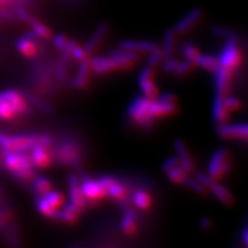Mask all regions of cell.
<instances>
[{
    "mask_svg": "<svg viewBox=\"0 0 248 248\" xmlns=\"http://www.w3.org/2000/svg\"><path fill=\"white\" fill-rule=\"evenodd\" d=\"M29 112V103L22 92L5 90L0 92V119L11 121Z\"/></svg>",
    "mask_w": 248,
    "mask_h": 248,
    "instance_id": "cell-1",
    "label": "cell"
},
{
    "mask_svg": "<svg viewBox=\"0 0 248 248\" xmlns=\"http://www.w3.org/2000/svg\"><path fill=\"white\" fill-rule=\"evenodd\" d=\"M3 166L19 181L29 182L33 180L35 167L30 154L25 152H3Z\"/></svg>",
    "mask_w": 248,
    "mask_h": 248,
    "instance_id": "cell-2",
    "label": "cell"
},
{
    "mask_svg": "<svg viewBox=\"0 0 248 248\" xmlns=\"http://www.w3.org/2000/svg\"><path fill=\"white\" fill-rule=\"evenodd\" d=\"M151 102L152 100L146 96L140 95L134 98L127 108L128 118L145 129L151 128L155 122L150 115Z\"/></svg>",
    "mask_w": 248,
    "mask_h": 248,
    "instance_id": "cell-3",
    "label": "cell"
},
{
    "mask_svg": "<svg viewBox=\"0 0 248 248\" xmlns=\"http://www.w3.org/2000/svg\"><path fill=\"white\" fill-rule=\"evenodd\" d=\"M89 64L92 73L103 76L116 71H128L136 65V62L121 60L108 55L106 57L99 56L89 59Z\"/></svg>",
    "mask_w": 248,
    "mask_h": 248,
    "instance_id": "cell-4",
    "label": "cell"
},
{
    "mask_svg": "<svg viewBox=\"0 0 248 248\" xmlns=\"http://www.w3.org/2000/svg\"><path fill=\"white\" fill-rule=\"evenodd\" d=\"M38 135L0 134V147L3 152H26L37 143Z\"/></svg>",
    "mask_w": 248,
    "mask_h": 248,
    "instance_id": "cell-5",
    "label": "cell"
},
{
    "mask_svg": "<svg viewBox=\"0 0 248 248\" xmlns=\"http://www.w3.org/2000/svg\"><path fill=\"white\" fill-rule=\"evenodd\" d=\"M232 169L231 152L227 148H220L215 151L209 161L207 174L214 181H219Z\"/></svg>",
    "mask_w": 248,
    "mask_h": 248,
    "instance_id": "cell-6",
    "label": "cell"
},
{
    "mask_svg": "<svg viewBox=\"0 0 248 248\" xmlns=\"http://www.w3.org/2000/svg\"><path fill=\"white\" fill-rule=\"evenodd\" d=\"M219 65L226 67L232 73L241 66L242 54L239 48V43L237 37L226 40L223 48L218 56Z\"/></svg>",
    "mask_w": 248,
    "mask_h": 248,
    "instance_id": "cell-7",
    "label": "cell"
},
{
    "mask_svg": "<svg viewBox=\"0 0 248 248\" xmlns=\"http://www.w3.org/2000/svg\"><path fill=\"white\" fill-rule=\"evenodd\" d=\"M80 187L88 205L89 202L92 204H96L100 200L108 197L107 189L98 181V179H92L87 175H82V182H80Z\"/></svg>",
    "mask_w": 248,
    "mask_h": 248,
    "instance_id": "cell-8",
    "label": "cell"
},
{
    "mask_svg": "<svg viewBox=\"0 0 248 248\" xmlns=\"http://www.w3.org/2000/svg\"><path fill=\"white\" fill-rule=\"evenodd\" d=\"M155 73L151 66H145L139 75V85L143 95L151 100L156 99L159 95V90L154 82Z\"/></svg>",
    "mask_w": 248,
    "mask_h": 248,
    "instance_id": "cell-9",
    "label": "cell"
},
{
    "mask_svg": "<svg viewBox=\"0 0 248 248\" xmlns=\"http://www.w3.org/2000/svg\"><path fill=\"white\" fill-rule=\"evenodd\" d=\"M217 135L223 140H241V141L246 142L248 136L247 125L245 123H224L217 127Z\"/></svg>",
    "mask_w": 248,
    "mask_h": 248,
    "instance_id": "cell-10",
    "label": "cell"
},
{
    "mask_svg": "<svg viewBox=\"0 0 248 248\" xmlns=\"http://www.w3.org/2000/svg\"><path fill=\"white\" fill-rule=\"evenodd\" d=\"M57 157L60 162L66 165L77 166L80 162V150L78 145L73 141H65L62 143L57 151Z\"/></svg>",
    "mask_w": 248,
    "mask_h": 248,
    "instance_id": "cell-11",
    "label": "cell"
},
{
    "mask_svg": "<svg viewBox=\"0 0 248 248\" xmlns=\"http://www.w3.org/2000/svg\"><path fill=\"white\" fill-rule=\"evenodd\" d=\"M204 12L201 7H195L191 11H189L187 14L183 16L179 21L176 23L174 26V31L176 34H183L189 31L193 26H196L199 21L203 17Z\"/></svg>",
    "mask_w": 248,
    "mask_h": 248,
    "instance_id": "cell-12",
    "label": "cell"
},
{
    "mask_svg": "<svg viewBox=\"0 0 248 248\" xmlns=\"http://www.w3.org/2000/svg\"><path fill=\"white\" fill-rule=\"evenodd\" d=\"M232 74L234 73L230 71V69L220 65L214 72L216 93H218V94L222 95L223 97H226L230 94Z\"/></svg>",
    "mask_w": 248,
    "mask_h": 248,
    "instance_id": "cell-13",
    "label": "cell"
},
{
    "mask_svg": "<svg viewBox=\"0 0 248 248\" xmlns=\"http://www.w3.org/2000/svg\"><path fill=\"white\" fill-rule=\"evenodd\" d=\"M68 189H69V202L73 203L82 211L88 206L87 201L85 199L80 187V180L76 174H71L68 176Z\"/></svg>",
    "mask_w": 248,
    "mask_h": 248,
    "instance_id": "cell-14",
    "label": "cell"
},
{
    "mask_svg": "<svg viewBox=\"0 0 248 248\" xmlns=\"http://www.w3.org/2000/svg\"><path fill=\"white\" fill-rule=\"evenodd\" d=\"M118 46L122 50L131 51L135 53H147L150 54L152 52L160 50V46L153 42L149 41H136V40H125L121 41L118 44Z\"/></svg>",
    "mask_w": 248,
    "mask_h": 248,
    "instance_id": "cell-15",
    "label": "cell"
},
{
    "mask_svg": "<svg viewBox=\"0 0 248 248\" xmlns=\"http://www.w3.org/2000/svg\"><path fill=\"white\" fill-rule=\"evenodd\" d=\"M30 157L33 162V166L38 169L49 168L52 162V155L49 147H45L38 143L31 148Z\"/></svg>",
    "mask_w": 248,
    "mask_h": 248,
    "instance_id": "cell-16",
    "label": "cell"
},
{
    "mask_svg": "<svg viewBox=\"0 0 248 248\" xmlns=\"http://www.w3.org/2000/svg\"><path fill=\"white\" fill-rule=\"evenodd\" d=\"M174 147H175V151L177 153V158L179 160L180 167L187 174L193 172V170H195V164H193L187 147H186L184 142L180 139H175Z\"/></svg>",
    "mask_w": 248,
    "mask_h": 248,
    "instance_id": "cell-17",
    "label": "cell"
},
{
    "mask_svg": "<svg viewBox=\"0 0 248 248\" xmlns=\"http://www.w3.org/2000/svg\"><path fill=\"white\" fill-rule=\"evenodd\" d=\"M37 37L33 34H27L22 36L17 43V48L23 56L26 58H34L38 54V45L36 43Z\"/></svg>",
    "mask_w": 248,
    "mask_h": 248,
    "instance_id": "cell-18",
    "label": "cell"
},
{
    "mask_svg": "<svg viewBox=\"0 0 248 248\" xmlns=\"http://www.w3.org/2000/svg\"><path fill=\"white\" fill-rule=\"evenodd\" d=\"M108 32V25L107 23H102V24H99L96 27V29L93 31L92 35L89 37V40L87 41L86 45L84 46L85 51H86V53L89 56L92 53H94L96 51L100 43L105 40Z\"/></svg>",
    "mask_w": 248,
    "mask_h": 248,
    "instance_id": "cell-19",
    "label": "cell"
},
{
    "mask_svg": "<svg viewBox=\"0 0 248 248\" xmlns=\"http://www.w3.org/2000/svg\"><path fill=\"white\" fill-rule=\"evenodd\" d=\"M108 197L117 201L119 205L126 208L129 206L128 203V189L125 185L116 179L108 188Z\"/></svg>",
    "mask_w": 248,
    "mask_h": 248,
    "instance_id": "cell-20",
    "label": "cell"
},
{
    "mask_svg": "<svg viewBox=\"0 0 248 248\" xmlns=\"http://www.w3.org/2000/svg\"><path fill=\"white\" fill-rule=\"evenodd\" d=\"M122 232L126 236H134L138 232V216L130 206L124 208V215L121 220Z\"/></svg>",
    "mask_w": 248,
    "mask_h": 248,
    "instance_id": "cell-21",
    "label": "cell"
},
{
    "mask_svg": "<svg viewBox=\"0 0 248 248\" xmlns=\"http://www.w3.org/2000/svg\"><path fill=\"white\" fill-rule=\"evenodd\" d=\"M224 97L218 93H216L213 103V117L217 125L228 123L230 119V112L227 110L223 103Z\"/></svg>",
    "mask_w": 248,
    "mask_h": 248,
    "instance_id": "cell-22",
    "label": "cell"
},
{
    "mask_svg": "<svg viewBox=\"0 0 248 248\" xmlns=\"http://www.w3.org/2000/svg\"><path fill=\"white\" fill-rule=\"evenodd\" d=\"M91 68L89 64V59L83 60L80 62L79 69H78L77 77L74 81V85L77 89H85L89 84Z\"/></svg>",
    "mask_w": 248,
    "mask_h": 248,
    "instance_id": "cell-23",
    "label": "cell"
},
{
    "mask_svg": "<svg viewBox=\"0 0 248 248\" xmlns=\"http://www.w3.org/2000/svg\"><path fill=\"white\" fill-rule=\"evenodd\" d=\"M27 23L29 24L31 31L37 38H43V40H50V38L53 37V33L52 30L46 26L45 23H43L42 21H40L38 19L34 18V17H30L27 21Z\"/></svg>",
    "mask_w": 248,
    "mask_h": 248,
    "instance_id": "cell-24",
    "label": "cell"
},
{
    "mask_svg": "<svg viewBox=\"0 0 248 248\" xmlns=\"http://www.w3.org/2000/svg\"><path fill=\"white\" fill-rule=\"evenodd\" d=\"M209 189L212 191L213 195L216 197L217 200L220 202L221 204L226 205L228 207H231L234 205V202H235L234 196L232 195V192L226 187V186H223L217 182H214Z\"/></svg>",
    "mask_w": 248,
    "mask_h": 248,
    "instance_id": "cell-25",
    "label": "cell"
},
{
    "mask_svg": "<svg viewBox=\"0 0 248 248\" xmlns=\"http://www.w3.org/2000/svg\"><path fill=\"white\" fill-rule=\"evenodd\" d=\"M131 203L140 210L146 211L152 205V198L146 190L139 189L136 190L131 196Z\"/></svg>",
    "mask_w": 248,
    "mask_h": 248,
    "instance_id": "cell-26",
    "label": "cell"
},
{
    "mask_svg": "<svg viewBox=\"0 0 248 248\" xmlns=\"http://www.w3.org/2000/svg\"><path fill=\"white\" fill-rule=\"evenodd\" d=\"M196 66H200L207 72L214 73L219 66V60L218 57L212 54H200L196 61Z\"/></svg>",
    "mask_w": 248,
    "mask_h": 248,
    "instance_id": "cell-27",
    "label": "cell"
},
{
    "mask_svg": "<svg viewBox=\"0 0 248 248\" xmlns=\"http://www.w3.org/2000/svg\"><path fill=\"white\" fill-rule=\"evenodd\" d=\"M175 41H176V32L174 31V29H168L165 32L164 43H162V46L160 48L161 55L164 59L173 57Z\"/></svg>",
    "mask_w": 248,
    "mask_h": 248,
    "instance_id": "cell-28",
    "label": "cell"
},
{
    "mask_svg": "<svg viewBox=\"0 0 248 248\" xmlns=\"http://www.w3.org/2000/svg\"><path fill=\"white\" fill-rule=\"evenodd\" d=\"M36 208L40 213L46 217H49V218L57 220L59 210L58 209H54L48 202L46 201L44 197H38L36 200Z\"/></svg>",
    "mask_w": 248,
    "mask_h": 248,
    "instance_id": "cell-29",
    "label": "cell"
},
{
    "mask_svg": "<svg viewBox=\"0 0 248 248\" xmlns=\"http://www.w3.org/2000/svg\"><path fill=\"white\" fill-rule=\"evenodd\" d=\"M33 190L35 191L37 197L45 196L46 193H48L50 190H52V183L48 178L44 176H38L33 178Z\"/></svg>",
    "mask_w": 248,
    "mask_h": 248,
    "instance_id": "cell-30",
    "label": "cell"
},
{
    "mask_svg": "<svg viewBox=\"0 0 248 248\" xmlns=\"http://www.w3.org/2000/svg\"><path fill=\"white\" fill-rule=\"evenodd\" d=\"M166 175L168 179L174 184H183L186 178H187V173L180 167V165L169 170L168 172H166Z\"/></svg>",
    "mask_w": 248,
    "mask_h": 248,
    "instance_id": "cell-31",
    "label": "cell"
},
{
    "mask_svg": "<svg viewBox=\"0 0 248 248\" xmlns=\"http://www.w3.org/2000/svg\"><path fill=\"white\" fill-rule=\"evenodd\" d=\"M42 197H44L54 209H59L64 203L63 195L56 190H50L48 193H46L45 196Z\"/></svg>",
    "mask_w": 248,
    "mask_h": 248,
    "instance_id": "cell-32",
    "label": "cell"
},
{
    "mask_svg": "<svg viewBox=\"0 0 248 248\" xmlns=\"http://www.w3.org/2000/svg\"><path fill=\"white\" fill-rule=\"evenodd\" d=\"M13 214L9 208L0 207V232H3L12 226Z\"/></svg>",
    "mask_w": 248,
    "mask_h": 248,
    "instance_id": "cell-33",
    "label": "cell"
},
{
    "mask_svg": "<svg viewBox=\"0 0 248 248\" xmlns=\"http://www.w3.org/2000/svg\"><path fill=\"white\" fill-rule=\"evenodd\" d=\"M183 184L185 186H187V187L190 188L191 190L198 192L199 195L206 196L207 193H208V189H207L206 186H204L200 181H198L196 178H189L187 176V178H186Z\"/></svg>",
    "mask_w": 248,
    "mask_h": 248,
    "instance_id": "cell-34",
    "label": "cell"
},
{
    "mask_svg": "<svg viewBox=\"0 0 248 248\" xmlns=\"http://www.w3.org/2000/svg\"><path fill=\"white\" fill-rule=\"evenodd\" d=\"M195 66H196V64L193 63L192 61L185 58V60H183L182 62H178V64H177L173 74L176 75V76L182 77V76L189 74L192 71V68Z\"/></svg>",
    "mask_w": 248,
    "mask_h": 248,
    "instance_id": "cell-35",
    "label": "cell"
},
{
    "mask_svg": "<svg viewBox=\"0 0 248 248\" xmlns=\"http://www.w3.org/2000/svg\"><path fill=\"white\" fill-rule=\"evenodd\" d=\"M182 52H183V55L186 59H189L190 61H192L193 63L196 64V61L200 55V50L197 48V46L195 45L192 44H185L183 46V49H182Z\"/></svg>",
    "mask_w": 248,
    "mask_h": 248,
    "instance_id": "cell-36",
    "label": "cell"
},
{
    "mask_svg": "<svg viewBox=\"0 0 248 248\" xmlns=\"http://www.w3.org/2000/svg\"><path fill=\"white\" fill-rule=\"evenodd\" d=\"M212 33L216 36H218L220 38H224V40H230V38L232 37H237V35L232 32V30L227 28V27H222V26H213L212 29Z\"/></svg>",
    "mask_w": 248,
    "mask_h": 248,
    "instance_id": "cell-37",
    "label": "cell"
},
{
    "mask_svg": "<svg viewBox=\"0 0 248 248\" xmlns=\"http://www.w3.org/2000/svg\"><path fill=\"white\" fill-rule=\"evenodd\" d=\"M223 103H224V106H226V108H227V110L230 113L238 111L242 107V104H241V102H240V99L235 96L227 95L223 99Z\"/></svg>",
    "mask_w": 248,
    "mask_h": 248,
    "instance_id": "cell-38",
    "label": "cell"
},
{
    "mask_svg": "<svg viewBox=\"0 0 248 248\" xmlns=\"http://www.w3.org/2000/svg\"><path fill=\"white\" fill-rule=\"evenodd\" d=\"M53 44L55 46V48L59 50L60 52L63 51L65 46L68 42V37L63 33H57L55 36H53Z\"/></svg>",
    "mask_w": 248,
    "mask_h": 248,
    "instance_id": "cell-39",
    "label": "cell"
},
{
    "mask_svg": "<svg viewBox=\"0 0 248 248\" xmlns=\"http://www.w3.org/2000/svg\"><path fill=\"white\" fill-rule=\"evenodd\" d=\"M72 56L78 60L79 62L83 61V60H86V59H89V55L86 53V51H85V49L83 48V46H79V44H78L75 48L73 49L72 51Z\"/></svg>",
    "mask_w": 248,
    "mask_h": 248,
    "instance_id": "cell-40",
    "label": "cell"
},
{
    "mask_svg": "<svg viewBox=\"0 0 248 248\" xmlns=\"http://www.w3.org/2000/svg\"><path fill=\"white\" fill-rule=\"evenodd\" d=\"M195 178H196L198 181H200L202 184H203L204 186H206L207 188H210L211 186H212V184L214 182H216L208 174L202 173V172H197L196 175H195Z\"/></svg>",
    "mask_w": 248,
    "mask_h": 248,
    "instance_id": "cell-41",
    "label": "cell"
},
{
    "mask_svg": "<svg viewBox=\"0 0 248 248\" xmlns=\"http://www.w3.org/2000/svg\"><path fill=\"white\" fill-rule=\"evenodd\" d=\"M161 59H162V55H161L160 50L152 52V53H150V56L148 58V61H147V65L154 68L155 66H156L159 63Z\"/></svg>",
    "mask_w": 248,
    "mask_h": 248,
    "instance_id": "cell-42",
    "label": "cell"
},
{
    "mask_svg": "<svg viewBox=\"0 0 248 248\" xmlns=\"http://www.w3.org/2000/svg\"><path fill=\"white\" fill-rule=\"evenodd\" d=\"M178 62L179 61L174 59L173 57L168 58V59H166V62L164 63V65H162V69H164V72H166V73L173 74L177 64H178Z\"/></svg>",
    "mask_w": 248,
    "mask_h": 248,
    "instance_id": "cell-43",
    "label": "cell"
},
{
    "mask_svg": "<svg viewBox=\"0 0 248 248\" xmlns=\"http://www.w3.org/2000/svg\"><path fill=\"white\" fill-rule=\"evenodd\" d=\"M178 165H179V160H178L177 157L172 156V157L168 158V159L164 162V165H162V170H164V172L166 173V172H168L169 170H170V169L176 167V166H178Z\"/></svg>",
    "mask_w": 248,
    "mask_h": 248,
    "instance_id": "cell-44",
    "label": "cell"
},
{
    "mask_svg": "<svg viewBox=\"0 0 248 248\" xmlns=\"http://www.w3.org/2000/svg\"><path fill=\"white\" fill-rule=\"evenodd\" d=\"M60 1L65 6H78L82 5L83 3L87 1V0H60Z\"/></svg>",
    "mask_w": 248,
    "mask_h": 248,
    "instance_id": "cell-45",
    "label": "cell"
},
{
    "mask_svg": "<svg viewBox=\"0 0 248 248\" xmlns=\"http://www.w3.org/2000/svg\"><path fill=\"white\" fill-rule=\"evenodd\" d=\"M213 223L211 221V219L209 218V217H203V218L201 219V228L203 229L204 231H209L212 229Z\"/></svg>",
    "mask_w": 248,
    "mask_h": 248,
    "instance_id": "cell-46",
    "label": "cell"
},
{
    "mask_svg": "<svg viewBox=\"0 0 248 248\" xmlns=\"http://www.w3.org/2000/svg\"><path fill=\"white\" fill-rule=\"evenodd\" d=\"M242 241L244 243V246H247V228L244 227L242 230Z\"/></svg>",
    "mask_w": 248,
    "mask_h": 248,
    "instance_id": "cell-47",
    "label": "cell"
},
{
    "mask_svg": "<svg viewBox=\"0 0 248 248\" xmlns=\"http://www.w3.org/2000/svg\"><path fill=\"white\" fill-rule=\"evenodd\" d=\"M9 1H11V0H0V12L2 11V6L5 5Z\"/></svg>",
    "mask_w": 248,
    "mask_h": 248,
    "instance_id": "cell-48",
    "label": "cell"
},
{
    "mask_svg": "<svg viewBox=\"0 0 248 248\" xmlns=\"http://www.w3.org/2000/svg\"><path fill=\"white\" fill-rule=\"evenodd\" d=\"M3 165V151L1 149V147H0V166Z\"/></svg>",
    "mask_w": 248,
    "mask_h": 248,
    "instance_id": "cell-49",
    "label": "cell"
},
{
    "mask_svg": "<svg viewBox=\"0 0 248 248\" xmlns=\"http://www.w3.org/2000/svg\"><path fill=\"white\" fill-rule=\"evenodd\" d=\"M0 202H1V196H0Z\"/></svg>",
    "mask_w": 248,
    "mask_h": 248,
    "instance_id": "cell-50",
    "label": "cell"
}]
</instances>
